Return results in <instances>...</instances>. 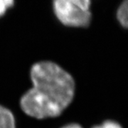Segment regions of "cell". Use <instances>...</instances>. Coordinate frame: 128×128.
<instances>
[{
	"label": "cell",
	"mask_w": 128,
	"mask_h": 128,
	"mask_svg": "<svg viewBox=\"0 0 128 128\" xmlns=\"http://www.w3.org/2000/svg\"><path fill=\"white\" fill-rule=\"evenodd\" d=\"M30 75L32 87L21 99L22 110L37 119L61 114L74 96L75 83L71 75L49 61L34 64Z\"/></svg>",
	"instance_id": "1"
},
{
	"label": "cell",
	"mask_w": 128,
	"mask_h": 128,
	"mask_svg": "<svg viewBox=\"0 0 128 128\" xmlns=\"http://www.w3.org/2000/svg\"><path fill=\"white\" fill-rule=\"evenodd\" d=\"M94 128H121V126L116 122H114V121H111V120H108V121L104 122L101 125L95 126Z\"/></svg>",
	"instance_id": "6"
},
{
	"label": "cell",
	"mask_w": 128,
	"mask_h": 128,
	"mask_svg": "<svg viewBox=\"0 0 128 128\" xmlns=\"http://www.w3.org/2000/svg\"><path fill=\"white\" fill-rule=\"evenodd\" d=\"M62 128H82L80 125L78 124H69L66 126H64Z\"/></svg>",
	"instance_id": "7"
},
{
	"label": "cell",
	"mask_w": 128,
	"mask_h": 128,
	"mask_svg": "<svg viewBox=\"0 0 128 128\" xmlns=\"http://www.w3.org/2000/svg\"><path fill=\"white\" fill-rule=\"evenodd\" d=\"M127 0H124V2L118 8V10L116 12L117 20L124 28L127 27Z\"/></svg>",
	"instance_id": "4"
},
{
	"label": "cell",
	"mask_w": 128,
	"mask_h": 128,
	"mask_svg": "<svg viewBox=\"0 0 128 128\" xmlns=\"http://www.w3.org/2000/svg\"><path fill=\"white\" fill-rule=\"evenodd\" d=\"M0 128H16L15 119L12 112L0 105Z\"/></svg>",
	"instance_id": "3"
},
{
	"label": "cell",
	"mask_w": 128,
	"mask_h": 128,
	"mask_svg": "<svg viewBox=\"0 0 128 128\" xmlns=\"http://www.w3.org/2000/svg\"><path fill=\"white\" fill-rule=\"evenodd\" d=\"M14 4V0H0V16H3L8 8Z\"/></svg>",
	"instance_id": "5"
},
{
	"label": "cell",
	"mask_w": 128,
	"mask_h": 128,
	"mask_svg": "<svg viewBox=\"0 0 128 128\" xmlns=\"http://www.w3.org/2000/svg\"><path fill=\"white\" fill-rule=\"evenodd\" d=\"M54 12L66 26L86 27L91 20L90 0H54Z\"/></svg>",
	"instance_id": "2"
}]
</instances>
